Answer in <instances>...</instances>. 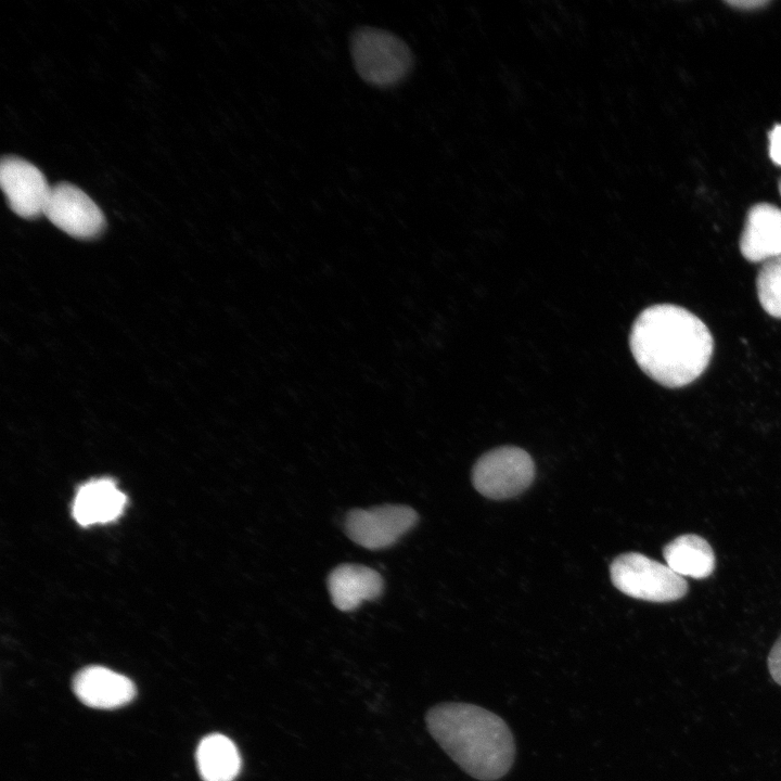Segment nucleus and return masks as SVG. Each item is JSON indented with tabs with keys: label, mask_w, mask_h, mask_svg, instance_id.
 <instances>
[{
	"label": "nucleus",
	"mask_w": 781,
	"mask_h": 781,
	"mask_svg": "<svg viewBox=\"0 0 781 781\" xmlns=\"http://www.w3.org/2000/svg\"><path fill=\"white\" fill-rule=\"evenodd\" d=\"M629 345L640 369L670 388L696 380L708 366L714 349L705 323L689 310L670 304L641 311L632 324Z\"/></svg>",
	"instance_id": "obj_1"
},
{
	"label": "nucleus",
	"mask_w": 781,
	"mask_h": 781,
	"mask_svg": "<svg viewBox=\"0 0 781 781\" xmlns=\"http://www.w3.org/2000/svg\"><path fill=\"white\" fill-rule=\"evenodd\" d=\"M428 732L446 754L479 781L504 777L515 757L513 734L497 714L464 702L439 703L425 716Z\"/></svg>",
	"instance_id": "obj_2"
},
{
	"label": "nucleus",
	"mask_w": 781,
	"mask_h": 781,
	"mask_svg": "<svg viewBox=\"0 0 781 781\" xmlns=\"http://www.w3.org/2000/svg\"><path fill=\"white\" fill-rule=\"evenodd\" d=\"M350 53L360 77L381 88L398 85L413 67V55L406 42L384 29L357 28L350 36Z\"/></svg>",
	"instance_id": "obj_3"
},
{
	"label": "nucleus",
	"mask_w": 781,
	"mask_h": 781,
	"mask_svg": "<svg viewBox=\"0 0 781 781\" xmlns=\"http://www.w3.org/2000/svg\"><path fill=\"white\" fill-rule=\"evenodd\" d=\"M613 585L626 596L650 602H671L688 592L686 579L666 564L638 552H627L610 566Z\"/></svg>",
	"instance_id": "obj_4"
},
{
	"label": "nucleus",
	"mask_w": 781,
	"mask_h": 781,
	"mask_svg": "<svg viewBox=\"0 0 781 781\" xmlns=\"http://www.w3.org/2000/svg\"><path fill=\"white\" fill-rule=\"evenodd\" d=\"M534 477L532 457L514 446H503L484 453L472 470L475 489L495 500L520 495L530 486Z\"/></svg>",
	"instance_id": "obj_5"
},
{
	"label": "nucleus",
	"mask_w": 781,
	"mask_h": 781,
	"mask_svg": "<svg viewBox=\"0 0 781 781\" xmlns=\"http://www.w3.org/2000/svg\"><path fill=\"white\" fill-rule=\"evenodd\" d=\"M417 522L418 514L410 507L384 504L349 511L345 532L357 545L379 550L394 545Z\"/></svg>",
	"instance_id": "obj_6"
},
{
	"label": "nucleus",
	"mask_w": 781,
	"mask_h": 781,
	"mask_svg": "<svg viewBox=\"0 0 781 781\" xmlns=\"http://www.w3.org/2000/svg\"><path fill=\"white\" fill-rule=\"evenodd\" d=\"M44 216L59 229L76 239H93L105 226L99 206L79 188L59 183L51 188Z\"/></svg>",
	"instance_id": "obj_7"
},
{
	"label": "nucleus",
	"mask_w": 781,
	"mask_h": 781,
	"mask_svg": "<svg viewBox=\"0 0 781 781\" xmlns=\"http://www.w3.org/2000/svg\"><path fill=\"white\" fill-rule=\"evenodd\" d=\"M0 184L10 208L16 215L26 219L44 215L51 187L35 165L17 156L3 157Z\"/></svg>",
	"instance_id": "obj_8"
},
{
	"label": "nucleus",
	"mask_w": 781,
	"mask_h": 781,
	"mask_svg": "<svg viewBox=\"0 0 781 781\" xmlns=\"http://www.w3.org/2000/svg\"><path fill=\"white\" fill-rule=\"evenodd\" d=\"M72 688L82 704L99 709L121 707L130 703L137 693L136 686L129 678L95 665L77 671Z\"/></svg>",
	"instance_id": "obj_9"
},
{
	"label": "nucleus",
	"mask_w": 781,
	"mask_h": 781,
	"mask_svg": "<svg viewBox=\"0 0 781 781\" xmlns=\"http://www.w3.org/2000/svg\"><path fill=\"white\" fill-rule=\"evenodd\" d=\"M740 251L750 261L781 257V209L768 203L753 206L740 239Z\"/></svg>",
	"instance_id": "obj_10"
},
{
	"label": "nucleus",
	"mask_w": 781,
	"mask_h": 781,
	"mask_svg": "<svg viewBox=\"0 0 781 781\" xmlns=\"http://www.w3.org/2000/svg\"><path fill=\"white\" fill-rule=\"evenodd\" d=\"M328 588L333 604L341 611L356 610L363 601L374 600L383 591L381 575L364 565L342 564L329 575Z\"/></svg>",
	"instance_id": "obj_11"
},
{
	"label": "nucleus",
	"mask_w": 781,
	"mask_h": 781,
	"mask_svg": "<svg viewBox=\"0 0 781 781\" xmlns=\"http://www.w3.org/2000/svg\"><path fill=\"white\" fill-rule=\"evenodd\" d=\"M125 505L126 496L112 479H92L78 489L73 515L82 526L103 524L116 520Z\"/></svg>",
	"instance_id": "obj_12"
},
{
	"label": "nucleus",
	"mask_w": 781,
	"mask_h": 781,
	"mask_svg": "<svg viewBox=\"0 0 781 781\" xmlns=\"http://www.w3.org/2000/svg\"><path fill=\"white\" fill-rule=\"evenodd\" d=\"M663 556L666 565L682 577L702 579L715 568L710 545L695 534H684L668 542L663 549Z\"/></svg>",
	"instance_id": "obj_13"
},
{
	"label": "nucleus",
	"mask_w": 781,
	"mask_h": 781,
	"mask_svg": "<svg viewBox=\"0 0 781 781\" xmlns=\"http://www.w3.org/2000/svg\"><path fill=\"white\" fill-rule=\"evenodd\" d=\"M195 757L203 781H233L241 770L242 760L235 744L221 733L204 737Z\"/></svg>",
	"instance_id": "obj_14"
},
{
	"label": "nucleus",
	"mask_w": 781,
	"mask_h": 781,
	"mask_svg": "<svg viewBox=\"0 0 781 781\" xmlns=\"http://www.w3.org/2000/svg\"><path fill=\"white\" fill-rule=\"evenodd\" d=\"M756 289L759 303L766 312L781 318V257L764 263L757 274Z\"/></svg>",
	"instance_id": "obj_15"
},
{
	"label": "nucleus",
	"mask_w": 781,
	"mask_h": 781,
	"mask_svg": "<svg viewBox=\"0 0 781 781\" xmlns=\"http://www.w3.org/2000/svg\"><path fill=\"white\" fill-rule=\"evenodd\" d=\"M768 669L772 679L781 684V636L774 642L768 655Z\"/></svg>",
	"instance_id": "obj_16"
},
{
	"label": "nucleus",
	"mask_w": 781,
	"mask_h": 781,
	"mask_svg": "<svg viewBox=\"0 0 781 781\" xmlns=\"http://www.w3.org/2000/svg\"><path fill=\"white\" fill-rule=\"evenodd\" d=\"M769 155L777 165H781V125H777L769 133Z\"/></svg>",
	"instance_id": "obj_17"
},
{
	"label": "nucleus",
	"mask_w": 781,
	"mask_h": 781,
	"mask_svg": "<svg viewBox=\"0 0 781 781\" xmlns=\"http://www.w3.org/2000/svg\"><path fill=\"white\" fill-rule=\"evenodd\" d=\"M728 4L738 7L741 9H753V8H759L764 7L768 3V1L763 0H734V1H727Z\"/></svg>",
	"instance_id": "obj_18"
},
{
	"label": "nucleus",
	"mask_w": 781,
	"mask_h": 781,
	"mask_svg": "<svg viewBox=\"0 0 781 781\" xmlns=\"http://www.w3.org/2000/svg\"><path fill=\"white\" fill-rule=\"evenodd\" d=\"M779 190H780V194H781V181H780V184H779Z\"/></svg>",
	"instance_id": "obj_19"
}]
</instances>
